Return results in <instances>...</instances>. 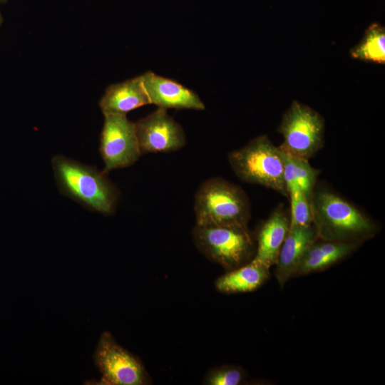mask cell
Returning <instances> with one entry per match:
<instances>
[{
    "label": "cell",
    "mask_w": 385,
    "mask_h": 385,
    "mask_svg": "<svg viewBox=\"0 0 385 385\" xmlns=\"http://www.w3.org/2000/svg\"><path fill=\"white\" fill-rule=\"evenodd\" d=\"M269 274V269L252 259L220 277L215 286L218 292L225 294L252 292L262 285Z\"/></svg>",
    "instance_id": "15"
},
{
    "label": "cell",
    "mask_w": 385,
    "mask_h": 385,
    "mask_svg": "<svg viewBox=\"0 0 385 385\" xmlns=\"http://www.w3.org/2000/svg\"><path fill=\"white\" fill-rule=\"evenodd\" d=\"M351 56L361 61L384 64V27L377 23L370 25L366 30L363 39L351 51Z\"/></svg>",
    "instance_id": "17"
},
{
    "label": "cell",
    "mask_w": 385,
    "mask_h": 385,
    "mask_svg": "<svg viewBox=\"0 0 385 385\" xmlns=\"http://www.w3.org/2000/svg\"><path fill=\"white\" fill-rule=\"evenodd\" d=\"M289 224L287 210L282 205H279L259 227L257 252L252 260L269 270L275 265Z\"/></svg>",
    "instance_id": "12"
},
{
    "label": "cell",
    "mask_w": 385,
    "mask_h": 385,
    "mask_svg": "<svg viewBox=\"0 0 385 385\" xmlns=\"http://www.w3.org/2000/svg\"><path fill=\"white\" fill-rule=\"evenodd\" d=\"M2 22V16H1V12H0V25Z\"/></svg>",
    "instance_id": "20"
},
{
    "label": "cell",
    "mask_w": 385,
    "mask_h": 385,
    "mask_svg": "<svg viewBox=\"0 0 385 385\" xmlns=\"http://www.w3.org/2000/svg\"><path fill=\"white\" fill-rule=\"evenodd\" d=\"M361 244L317 239L304 252L294 277L327 269L351 255Z\"/></svg>",
    "instance_id": "14"
},
{
    "label": "cell",
    "mask_w": 385,
    "mask_h": 385,
    "mask_svg": "<svg viewBox=\"0 0 385 385\" xmlns=\"http://www.w3.org/2000/svg\"><path fill=\"white\" fill-rule=\"evenodd\" d=\"M317 239V232L312 224L289 226L275 264V276L281 287L289 279L294 277L304 252Z\"/></svg>",
    "instance_id": "11"
},
{
    "label": "cell",
    "mask_w": 385,
    "mask_h": 385,
    "mask_svg": "<svg viewBox=\"0 0 385 385\" xmlns=\"http://www.w3.org/2000/svg\"><path fill=\"white\" fill-rule=\"evenodd\" d=\"M228 162L243 182L257 184L289 197L282 151L264 135L228 154Z\"/></svg>",
    "instance_id": "4"
},
{
    "label": "cell",
    "mask_w": 385,
    "mask_h": 385,
    "mask_svg": "<svg viewBox=\"0 0 385 385\" xmlns=\"http://www.w3.org/2000/svg\"><path fill=\"white\" fill-rule=\"evenodd\" d=\"M150 103L168 109L204 110L205 104L192 90L171 79L148 71L141 75Z\"/></svg>",
    "instance_id": "10"
},
{
    "label": "cell",
    "mask_w": 385,
    "mask_h": 385,
    "mask_svg": "<svg viewBox=\"0 0 385 385\" xmlns=\"http://www.w3.org/2000/svg\"><path fill=\"white\" fill-rule=\"evenodd\" d=\"M147 104L150 102L141 76L109 86L99 103L103 115H126Z\"/></svg>",
    "instance_id": "13"
},
{
    "label": "cell",
    "mask_w": 385,
    "mask_h": 385,
    "mask_svg": "<svg viewBox=\"0 0 385 385\" xmlns=\"http://www.w3.org/2000/svg\"><path fill=\"white\" fill-rule=\"evenodd\" d=\"M51 163L56 183L66 195L98 212H114L119 192L106 173L62 155L53 157Z\"/></svg>",
    "instance_id": "2"
},
{
    "label": "cell",
    "mask_w": 385,
    "mask_h": 385,
    "mask_svg": "<svg viewBox=\"0 0 385 385\" xmlns=\"http://www.w3.org/2000/svg\"><path fill=\"white\" fill-rule=\"evenodd\" d=\"M278 131L284 138L279 146L282 151L309 159L323 146L324 120L310 107L294 101L284 114Z\"/></svg>",
    "instance_id": "6"
},
{
    "label": "cell",
    "mask_w": 385,
    "mask_h": 385,
    "mask_svg": "<svg viewBox=\"0 0 385 385\" xmlns=\"http://www.w3.org/2000/svg\"><path fill=\"white\" fill-rule=\"evenodd\" d=\"M192 238L205 257L228 271L245 265L254 252L247 227L195 225Z\"/></svg>",
    "instance_id": "5"
},
{
    "label": "cell",
    "mask_w": 385,
    "mask_h": 385,
    "mask_svg": "<svg viewBox=\"0 0 385 385\" xmlns=\"http://www.w3.org/2000/svg\"><path fill=\"white\" fill-rule=\"evenodd\" d=\"M6 0H0V3L5 2Z\"/></svg>",
    "instance_id": "21"
},
{
    "label": "cell",
    "mask_w": 385,
    "mask_h": 385,
    "mask_svg": "<svg viewBox=\"0 0 385 385\" xmlns=\"http://www.w3.org/2000/svg\"><path fill=\"white\" fill-rule=\"evenodd\" d=\"M93 359L101 384L148 385L152 379L140 359L120 346L108 331L98 340Z\"/></svg>",
    "instance_id": "7"
},
{
    "label": "cell",
    "mask_w": 385,
    "mask_h": 385,
    "mask_svg": "<svg viewBox=\"0 0 385 385\" xmlns=\"http://www.w3.org/2000/svg\"><path fill=\"white\" fill-rule=\"evenodd\" d=\"M245 372L240 366L222 365L208 371L203 381L207 385H239L244 382Z\"/></svg>",
    "instance_id": "18"
},
{
    "label": "cell",
    "mask_w": 385,
    "mask_h": 385,
    "mask_svg": "<svg viewBox=\"0 0 385 385\" xmlns=\"http://www.w3.org/2000/svg\"><path fill=\"white\" fill-rule=\"evenodd\" d=\"M281 151L284 163V179L288 195L301 189L310 200L319 171L309 164L308 159Z\"/></svg>",
    "instance_id": "16"
},
{
    "label": "cell",
    "mask_w": 385,
    "mask_h": 385,
    "mask_svg": "<svg viewBox=\"0 0 385 385\" xmlns=\"http://www.w3.org/2000/svg\"><path fill=\"white\" fill-rule=\"evenodd\" d=\"M196 225L247 227L250 204L245 191L221 178L204 181L195 195Z\"/></svg>",
    "instance_id": "3"
},
{
    "label": "cell",
    "mask_w": 385,
    "mask_h": 385,
    "mask_svg": "<svg viewBox=\"0 0 385 385\" xmlns=\"http://www.w3.org/2000/svg\"><path fill=\"white\" fill-rule=\"evenodd\" d=\"M134 123L141 153L173 152L186 143L182 126L166 109L158 108Z\"/></svg>",
    "instance_id": "9"
},
{
    "label": "cell",
    "mask_w": 385,
    "mask_h": 385,
    "mask_svg": "<svg viewBox=\"0 0 385 385\" xmlns=\"http://www.w3.org/2000/svg\"><path fill=\"white\" fill-rule=\"evenodd\" d=\"M310 207L312 224L318 239L362 243L379 231L372 219L328 188L314 187Z\"/></svg>",
    "instance_id": "1"
},
{
    "label": "cell",
    "mask_w": 385,
    "mask_h": 385,
    "mask_svg": "<svg viewBox=\"0 0 385 385\" xmlns=\"http://www.w3.org/2000/svg\"><path fill=\"white\" fill-rule=\"evenodd\" d=\"M100 153L104 162L103 170L128 167L135 163L141 152L135 123L124 114H104Z\"/></svg>",
    "instance_id": "8"
},
{
    "label": "cell",
    "mask_w": 385,
    "mask_h": 385,
    "mask_svg": "<svg viewBox=\"0 0 385 385\" xmlns=\"http://www.w3.org/2000/svg\"><path fill=\"white\" fill-rule=\"evenodd\" d=\"M290 199L289 226H305L312 224L310 200L301 189L289 193Z\"/></svg>",
    "instance_id": "19"
}]
</instances>
